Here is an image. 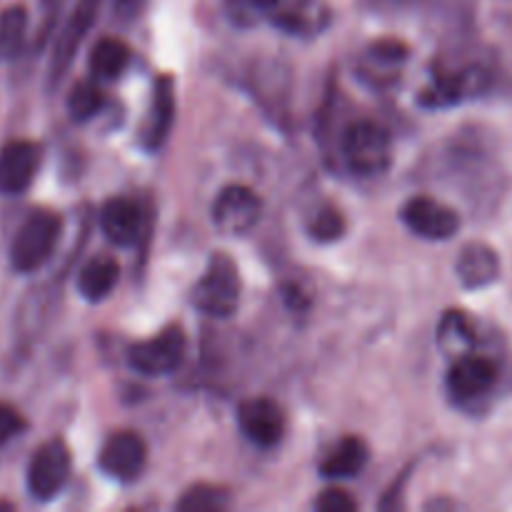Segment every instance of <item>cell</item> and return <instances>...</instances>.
Segmentation results:
<instances>
[{"label": "cell", "mask_w": 512, "mask_h": 512, "mask_svg": "<svg viewBox=\"0 0 512 512\" xmlns=\"http://www.w3.org/2000/svg\"><path fill=\"white\" fill-rule=\"evenodd\" d=\"M48 3H58V0H48Z\"/></svg>", "instance_id": "cell-29"}, {"label": "cell", "mask_w": 512, "mask_h": 512, "mask_svg": "<svg viewBox=\"0 0 512 512\" xmlns=\"http://www.w3.org/2000/svg\"><path fill=\"white\" fill-rule=\"evenodd\" d=\"M343 158L358 175H380L393 160V140L383 125L373 120H358L348 125L343 135Z\"/></svg>", "instance_id": "cell-2"}, {"label": "cell", "mask_w": 512, "mask_h": 512, "mask_svg": "<svg viewBox=\"0 0 512 512\" xmlns=\"http://www.w3.org/2000/svg\"><path fill=\"white\" fill-rule=\"evenodd\" d=\"M120 268L113 258L108 255H98V258L88 260L78 273V290L85 300L98 303V300L108 298L113 288L118 285Z\"/></svg>", "instance_id": "cell-18"}, {"label": "cell", "mask_w": 512, "mask_h": 512, "mask_svg": "<svg viewBox=\"0 0 512 512\" xmlns=\"http://www.w3.org/2000/svg\"><path fill=\"white\" fill-rule=\"evenodd\" d=\"M130 63V48L118 38H103L90 53V73L95 80H118Z\"/></svg>", "instance_id": "cell-20"}, {"label": "cell", "mask_w": 512, "mask_h": 512, "mask_svg": "<svg viewBox=\"0 0 512 512\" xmlns=\"http://www.w3.org/2000/svg\"><path fill=\"white\" fill-rule=\"evenodd\" d=\"M140 8H143V0H115V13L125 20H130L133 15H138Z\"/></svg>", "instance_id": "cell-28"}, {"label": "cell", "mask_w": 512, "mask_h": 512, "mask_svg": "<svg viewBox=\"0 0 512 512\" xmlns=\"http://www.w3.org/2000/svg\"><path fill=\"white\" fill-rule=\"evenodd\" d=\"M70 478V450L63 440H48L28 465V490L35 500H53Z\"/></svg>", "instance_id": "cell-5"}, {"label": "cell", "mask_w": 512, "mask_h": 512, "mask_svg": "<svg viewBox=\"0 0 512 512\" xmlns=\"http://www.w3.org/2000/svg\"><path fill=\"white\" fill-rule=\"evenodd\" d=\"M28 35V13L23 5H10L0 13V63H10L20 55Z\"/></svg>", "instance_id": "cell-21"}, {"label": "cell", "mask_w": 512, "mask_h": 512, "mask_svg": "<svg viewBox=\"0 0 512 512\" xmlns=\"http://www.w3.org/2000/svg\"><path fill=\"white\" fill-rule=\"evenodd\" d=\"M40 168V145L33 140H10L0 150V193L18 195L33 183Z\"/></svg>", "instance_id": "cell-12"}, {"label": "cell", "mask_w": 512, "mask_h": 512, "mask_svg": "<svg viewBox=\"0 0 512 512\" xmlns=\"http://www.w3.org/2000/svg\"><path fill=\"white\" fill-rule=\"evenodd\" d=\"M63 223L50 210H35L15 233L10 245V263L18 273H35L43 268L55 253V245L60 240Z\"/></svg>", "instance_id": "cell-1"}, {"label": "cell", "mask_w": 512, "mask_h": 512, "mask_svg": "<svg viewBox=\"0 0 512 512\" xmlns=\"http://www.w3.org/2000/svg\"><path fill=\"white\" fill-rule=\"evenodd\" d=\"M270 3L273 0H225V13L240 28H253L268 18Z\"/></svg>", "instance_id": "cell-24"}, {"label": "cell", "mask_w": 512, "mask_h": 512, "mask_svg": "<svg viewBox=\"0 0 512 512\" xmlns=\"http://www.w3.org/2000/svg\"><path fill=\"white\" fill-rule=\"evenodd\" d=\"M100 228L110 243L128 248L143 233V210L133 198H110L100 208Z\"/></svg>", "instance_id": "cell-14"}, {"label": "cell", "mask_w": 512, "mask_h": 512, "mask_svg": "<svg viewBox=\"0 0 512 512\" xmlns=\"http://www.w3.org/2000/svg\"><path fill=\"white\" fill-rule=\"evenodd\" d=\"M185 358V333L183 328L173 325L158 333L155 338L135 343L128 350V360L138 373L148 375V378H158V375H170L183 365Z\"/></svg>", "instance_id": "cell-4"}, {"label": "cell", "mask_w": 512, "mask_h": 512, "mask_svg": "<svg viewBox=\"0 0 512 512\" xmlns=\"http://www.w3.org/2000/svg\"><path fill=\"white\" fill-rule=\"evenodd\" d=\"M225 503H228V495L223 490L213 488V485H195L178 500L175 508L183 512H215L223 510Z\"/></svg>", "instance_id": "cell-23"}, {"label": "cell", "mask_w": 512, "mask_h": 512, "mask_svg": "<svg viewBox=\"0 0 512 512\" xmlns=\"http://www.w3.org/2000/svg\"><path fill=\"white\" fill-rule=\"evenodd\" d=\"M195 308L210 318H230L240 305L238 265L223 253H215L208 270L193 290Z\"/></svg>", "instance_id": "cell-3"}, {"label": "cell", "mask_w": 512, "mask_h": 512, "mask_svg": "<svg viewBox=\"0 0 512 512\" xmlns=\"http://www.w3.org/2000/svg\"><path fill=\"white\" fill-rule=\"evenodd\" d=\"M408 48L398 40H378L370 45L360 60V75L373 85H390L400 78Z\"/></svg>", "instance_id": "cell-16"}, {"label": "cell", "mask_w": 512, "mask_h": 512, "mask_svg": "<svg viewBox=\"0 0 512 512\" xmlns=\"http://www.w3.org/2000/svg\"><path fill=\"white\" fill-rule=\"evenodd\" d=\"M175 123V85L173 78L163 75L153 85L148 120L143 125V145L148 150H158L168 140Z\"/></svg>", "instance_id": "cell-15"}, {"label": "cell", "mask_w": 512, "mask_h": 512, "mask_svg": "<svg viewBox=\"0 0 512 512\" xmlns=\"http://www.w3.org/2000/svg\"><path fill=\"white\" fill-rule=\"evenodd\" d=\"M238 423L245 438L260 448H273L285 435V413L275 400L253 398L245 400L238 410Z\"/></svg>", "instance_id": "cell-11"}, {"label": "cell", "mask_w": 512, "mask_h": 512, "mask_svg": "<svg viewBox=\"0 0 512 512\" xmlns=\"http://www.w3.org/2000/svg\"><path fill=\"white\" fill-rule=\"evenodd\" d=\"M460 283L470 290H480L493 285L500 278V258L490 245L470 243L460 250L455 263Z\"/></svg>", "instance_id": "cell-17"}, {"label": "cell", "mask_w": 512, "mask_h": 512, "mask_svg": "<svg viewBox=\"0 0 512 512\" xmlns=\"http://www.w3.org/2000/svg\"><path fill=\"white\" fill-rule=\"evenodd\" d=\"M498 380V368L485 355H463L448 373V388L460 403H473L490 393Z\"/></svg>", "instance_id": "cell-13"}, {"label": "cell", "mask_w": 512, "mask_h": 512, "mask_svg": "<svg viewBox=\"0 0 512 512\" xmlns=\"http://www.w3.org/2000/svg\"><path fill=\"white\" fill-rule=\"evenodd\" d=\"M25 430V420L13 405L0 403V445L10 443L15 435H20Z\"/></svg>", "instance_id": "cell-27"}, {"label": "cell", "mask_w": 512, "mask_h": 512, "mask_svg": "<svg viewBox=\"0 0 512 512\" xmlns=\"http://www.w3.org/2000/svg\"><path fill=\"white\" fill-rule=\"evenodd\" d=\"M308 230L315 240H320V243H333V240H338L340 235H343L345 220L343 215H340V210L323 208L313 215Z\"/></svg>", "instance_id": "cell-25"}, {"label": "cell", "mask_w": 512, "mask_h": 512, "mask_svg": "<svg viewBox=\"0 0 512 512\" xmlns=\"http://www.w3.org/2000/svg\"><path fill=\"white\" fill-rule=\"evenodd\" d=\"M368 463V445L360 438H343L333 453L320 463L325 478H353Z\"/></svg>", "instance_id": "cell-19"}, {"label": "cell", "mask_w": 512, "mask_h": 512, "mask_svg": "<svg viewBox=\"0 0 512 512\" xmlns=\"http://www.w3.org/2000/svg\"><path fill=\"white\" fill-rule=\"evenodd\" d=\"M100 108H103V93H100L98 83H93V80H80V83L73 85V90L68 95L70 118L78 120V123H85Z\"/></svg>", "instance_id": "cell-22"}, {"label": "cell", "mask_w": 512, "mask_h": 512, "mask_svg": "<svg viewBox=\"0 0 512 512\" xmlns=\"http://www.w3.org/2000/svg\"><path fill=\"white\" fill-rule=\"evenodd\" d=\"M98 10H100V0H78V3H75L73 13H70V18L65 20L58 40H55L53 58H50V85L60 83L63 75L68 73L75 53H78L85 35L90 33L95 18H98Z\"/></svg>", "instance_id": "cell-8"}, {"label": "cell", "mask_w": 512, "mask_h": 512, "mask_svg": "<svg viewBox=\"0 0 512 512\" xmlns=\"http://www.w3.org/2000/svg\"><path fill=\"white\" fill-rule=\"evenodd\" d=\"M263 203L245 185H228L213 203V223L225 235H245L258 225Z\"/></svg>", "instance_id": "cell-7"}, {"label": "cell", "mask_w": 512, "mask_h": 512, "mask_svg": "<svg viewBox=\"0 0 512 512\" xmlns=\"http://www.w3.org/2000/svg\"><path fill=\"white\" fill-rule=\"evenodd\" d=\"M400 218L415 235L425 240H448L460 228V218L453 208L425 195L408 200L400 210Z\"/></svg>", "instance_id": "cell-9"}, {"label": "cell", "mask_w": 512, "mask_h": 512, "mask_svg": "<svg viewBox=\"0 0 512 512\" xmlns=\"http://www.w3.org/2000/svg\"><path fill=\"white\" fill-rule=\"evenodd\" d=\"M355 508H358V503H355L345 490L338 488L325 490V493L315 500V510L320 512H353Z\"/></svg>", "instance_id": "cell-26"}, {"label": "cell", "mask_w": 512, "mask_h": 512, "mask_svg": "<svg viewBox=\"0 0 512 512\" xmlns=\"http://www.w3.org/2000/svg\"><path fill=\"white\" fill-rule=\"evenodd\" d=\"M265 20L288 35L313 38L328 30L333 23V10L328 0H273Z\"/></svg>", "instance_id": "cell-6"}, {"label": "cell", "mask_w": 512, "mask_h": 512, "mask_svg": "<svg viewBox=\"0 0 512 512\" xmlns=\"http://www.w3.org/2000/svg\"><path fill=\"white\" fill-rule=\"evenodd\" d=\"M148 448L145 440L135 433H115L100 448V470L118 483H133L145 468Z\"/></svg>", "instance_id": "cell-10"}]
</instances>
